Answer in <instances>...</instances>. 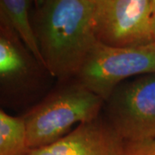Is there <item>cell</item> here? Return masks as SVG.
<instances>
[{"instance_id":"277c9868","label":"cell","mask_w":155,"mask_h":155,"mask_svg":"<svg viewBox=\"0 0 155 155\" xmlns=\"http://www.w3.org/2000/svg\"><path fill=\"white\" fill-rule=\"evenodd\" d=\"M106 120L123 140L155 137V73L127 79L104 103Z\"/></svg>"},{"instance_id":"ba28073f","label":"cell","mask_w":155,"mask_h":155,"mask_svg":"<svg viewBox=\"0 0 155 155\" xmlns=\"http://www.w3.org/2000/svg\"><path fill=\"white\" fill-rule=\"evenodd\" d=\"M32 1L0 0V22L17 36L28 51L44 67L31 20Z\"/></svg>"},{"instance_id":"8fae6325","label":"cell","mask_w":155,"mask_h":155,"mask_svg":"<svg viewBox=\"0 0 155 155\" xmlns=\"http://www.w3.org/2000/svg\"><path fill=\"white\" fill-rule=\"evenodd\" d=\"M0 37H5L6 39H9V40H11V41H17V42H21L22 41L17 38V36H15L14 35H12L11 32H9L7 29H6L3 25L2 23L0 22Z\"/></svg>"},{"instance_id":"7c38bea8","label":"cell","mask_w":155,"mask_h":155,"mask_svg":"<svg viewBox=\"0 0 155 155\" xmlns=\"http://www.w3.org/2000/svg\"><path fill=\"white\" fill-rule=\"evenodd\" d=\"M152 33H153V45L155 46V0H153V15H152Z\"/></svg>"},{"instance_id":"8992f818","label":"cell","mask_w":155,"mask_h":155,"mask_svg":"<svg viewBox=\"0 0 155 155\" xmlns=\"http://www.w3.org/2000/svg\"><path fill=\"white\" fill-rule=\"evenodd\" d=\"M46 75L50 76L22 43L0 37V108L28 110L37 103Z\"/></svg>"},{"instance_id":"9c48e42d","label":"cell","mask_w":155,"mask_h":155,"mask_svg":"<svg viewBox=\"0 0 155 155\" xmlns=\"http://www.w3.org/2000/svg\"><path fill=\"white\" fill-rule=\"evenodd\" d=\"M28 150L22 116H11L0 108V155H26Z\"/></svg>"},{"instance_id":"5b68a950","label":"cell","mask_w":155,"mask_h":155,"mask_svg":"<svg viewBox=\"0 0 155 155\" xmlns=\"http://www.w3.org/2000/svg\"><path fill=\"white\" fill-rule=\"evenodd\" d=\"M153 0H96L95 35L114 48L153 45Z\"/></svg>"},{"instance_id":"7a4b0ae2","label":"cell","mask_w":155,"mask_h":155,"mask_svg":"<svg viewBox=\"0 0 155 155\" xmlns=\"http://www.w3.org/2000/svg\"><path fill=\"white\" fill-rule=\"evenodd\" d=\"M28 110L21 115L28 149L52 144L72 131L74 125L101 115L104 100L75 78L61 81Z\"/></svg>"},{"instance_id":"3957f363","label":"cell","mask_w":155,"mask_h":155,"mask_svg":"<svg viewBox=\"0 0 155 155\" xmlns=\"http://www.w3.org/2000/svg\"><path fill=\"white\" fill-rule=\"evenodd\" d=\"M151 73H155L154 45L114 48L97 41L73 78L105 102L126 80Z\"/></svg>"},{"instance_id":"6da1fadb","label":"cell","mask_w":155,"mask_h":155,"mask_svg":"<svg viewBox=\"0 0 155 155\" xmlns=\"http://www.w3.org/2000/svg\"><path fill=\"white\" fill-rule=\"evenodd\" d=\"M33 6L31 20L45 69L60 81L73 78L97 42L96 0H40Z\"/></svg>"},{"instance_id":"52a82bcc","label":"cell","mask_w":155,"mask_h":155,"mask_svg":"<svg viewBox=\"0 0 155 155\" xmlns=\"http://www.w3.org/2000/svg\"><path fill=\"white\" fill-rule=\"evenodd\" d=\"M123 141L100 115L52 144L29 149L26 155H122Z\"/></svg>"},{"instance_id":"30bf717a","label":"cell","mask_w":155,"mask_h":155,"mask_svg":"<svg viewBox=\"0 0 155 155\" xmlns=\"http://www.w3.org/2000/svg\"><path fill=\"white\" fill-rule=\"evenodd\" d=\"M122 155H155V137L141 140H124Z\"/></svg>"}]
</instances>
